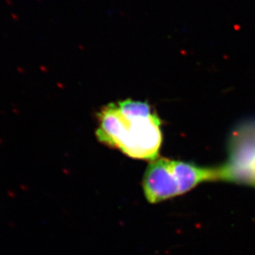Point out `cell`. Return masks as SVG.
<instances>
[{"label":"cell","mask_w":255,"mask_h":255,"mask_svg":"<svg viewBox=\"0 0 255 255\" xmlns=\"http://www.w3.org/2000/svg\"><path fill=\"white\" fill-rule=\"evenodd\" d=\"M96 136L101 144L131 159H156L163 141L161 120L144 102L126 99L97 114Z\"/></svg>","instance_id":"6da1fadb"},{"label":"cell","mask_w":255,"mask_h":255,"mask_svg":"<svg viewBox=\"0 0 255 255\" xmlns=\"http://www.w3.org/2000/svg\"><path fill=\"white\" fill-rule=\"evenodd\" d=\"M218 181L217 168H207L193 163L154 159L148 165L142 187L144 197L151 203H159L188 193L200 183Z\"/></svg>","instance_id":"7a4b0ae2"},{"label":"cell","mask_w":255,"mask_h":255,"mask_svg":"<svg viewBox=\"0 0 255 255\" xmlns=\"http://www.w3.org/2000/svg\"><path fill=\"white\" fill-rule=\"evenodd\" d=\"M217 171L218 181L255 188V121L242 123L232 130L228 159Z\"/></svg>","instance_id":"3957f363"}]
</instances>
